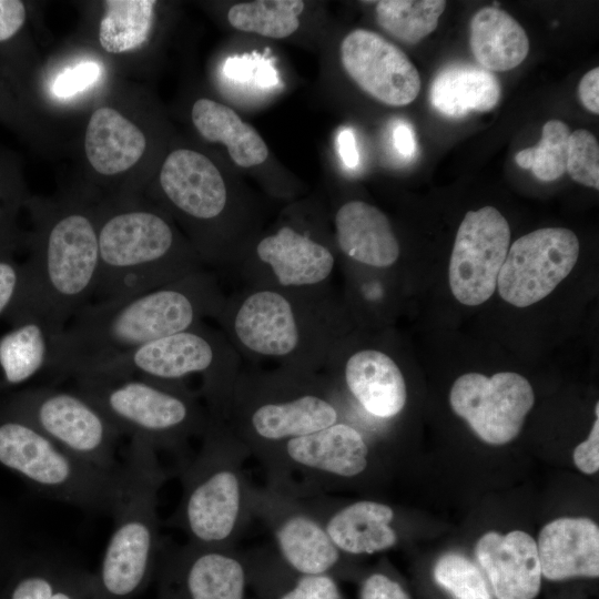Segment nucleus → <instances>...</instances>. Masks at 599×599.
Returning <instances> with one entry per match:
<instances>
[{
    "label": "nucleus",
    "mask_w": 599,
    "mask_h": 599,
    "mask_svg": "<svg viewBox=\"0 0 599 599\" xmlns=\"http://www.w3.org/2000/svg\"><path fill=\"white\" fill-rule=\"evenodd\" d=\"M393 142L397 152L405 156H413L416 152V140L409 124L402 122L393 131Z\"/></svg>",
    "instance_id": "nucleus-44"
},
{
    "label": "nucleus",
    "mask_w": 599,
    "mask_h": 599,
    "mask_svg": "<svg viewBox=\"0 0 599 599\" xmlns=\"http://www.w3.org/2000/svg\"><path fill=\"white\" fill-rule=\"evenodd\" d=\"M156 448L130 438L121 459V488L113 529L94 572L93 599H134L155 573L162 545L159 494L169 474Z\"/></svg>",
    "instance_id": "nucleus-5"
},
{
    "label": "nucleus",
    "mask_w": 599,
    "mask_h": 599,
    "mask_svg": "<svg viewBox=\"0 0 599 599\" xmlns=\"http://www.w3.org/2000/svg\"><path fill=\"white\" fill-rule=\"evenodd\" d=\"M335 241L351 262L372 270L395 265L400 255L398 238L387 215L362 200L343 203L334 215Z\"/></svg>",
    "instance_id": "nucleus-23"
},
{
    "label": "nucleus",
    "mask_w": 599,
    "mask_h": 599,
    "mask_svg": "<svg viewBox=\"0 0 599 599\" xmlns=\"http://www.w3.org/2000/svg\"><path fill=\"white\" fill-rule=\"evenodd\" d=\"M302 0H254L233 4L226 14L235 30L270 39H285L301 24Z\"/></svg>",
    "instance_id": "nucleus-32"
},
{
    "label": "nucleus",
    "mask_w": 599,
    "mask_h": 599,
    "mask_svg": "<svg viewBox=\"0 0 599 599\" xmlns=\"http://www.w3.org/2000/svg\"><path fill=\"white\" fill-rule=\"evenodd\" d=\"M541 575L554 581L599 575V528L585 517L548 522L538 537Z\"/></svg>",
    "instance_id": "nucleus-24"
},
{
    "label": "nucleus",
    "mask_w": 599,
    "mask_h": 599,
    "mask_svg": "<svg viewBox=\"0 0 599 599\" xmlns=\"http://www.w3.org/2000/svg\"><path fill=\"white\" fill-rule=\"evenodd\" d=\"M146 148L144 133L115 109L95 110L87 125L84 151L92 167L114 175L132 167Z\"/></svg>",
    "instance_id": "nucleus-25"
},
{
    "label": "nucleus",
    "mask_w": 599,
    "mask_h": 599,
    "mask_svg": "<svg viewBox=\"0 0 599 599\" xmlns=\"http://www.w3.org/2000/svg\"><path fill=\"white\" fill-rule=\"evenodd\" d=\"M26 21V7L19 0H0V42L12 38Z\"/></svg>",
    "instance_id": "nucleus-42"
},
{
    "label": "nucleus",
    "mask_w": 599,
    "mask_h": 599,
    "mask_svg": "<svg viewBox=\"0 0 599 599\" xmlns=\"http://www.w3.org/2000/svg\"><path fill=\"white\" fill-rule=\"evenodd\" d=\"M246 446L225 422L211 418L196 453L176 463L181 497L166 525L186 541L233 547L251 521Z\"/></svg>",
    "instance_id": "nucleus-4"
},
{
    "label": "nucleus",
    "mask_w": 599,
    "mask_h": 599,
    "mask_svg": "<svg viewBox=\"0 0 599 599\" xmlns=\"http://www.w3.org/2000/svg\"><path fill=\"white\" fill-rule=\"evenodd\" d=\"M359 599H410L405 589L382 572L369 575L361 587Z\"/></svg>",
    "instance_id": "nucleus-40"
},
{
    "label": "nucleus",
    "mask_w": 599,
    "mask_h": 599,
    "mask_svg": "<svg viewBox=\"0 0 599 599\" xmlns=\"http://www.w3.org/2000/svg\"><path fill=\"white\" fill-rule=\"evenodd\" d=\"M566 171L575 182L599 190V144L590 131L570 133Z\"/></svg>",
    "instance_id": "nucleus-36"
},
{
    "label": "nucleus",
    "mask_w": 599,
    "mask_h": 599,
    "mask_svg": "<svg viewBox=\"0 0 599 599\" xmlns=\"http://www.w3.org/2000/svg\"><path fill=\"white\" fill-rule=\"evenodd\" d=\"M336 255L327 241L293 223L254 237L232 273L243 286L311 290L329 285Z\"/></svg>",
    "instance_id": "nucleus-13"
},
{
    "label": "nucleus",
    "mask_w": 599,
    "mask_h": 599,
    "mask_svg": "<svg viewBox=\"0 0 599 599\" xmlns=\"http://www.w3.org/2000/svg\"><path fill=\"white\" fill-rule=\"evenodd\" d=\"M499 98L500 84L495 74L469 63H451L441 68L429 90L432 105L448 118L489 111Z\"/></svg>",
    "instance_id": "nucleus-27"
},
{
    "label": "nucleus",
    "mask_w": 599,
    "mask_h": 599,
    "mask_svg": "<svg viewBox=\"0 0 599 599\" xmlns=\"http://www.w3.org/2000/svg\"><path fill=\"white\" fill-rule=\"evenodd\" d=\"M342 418L336 393L323 373L244 366L225 423L260 460L286 440Z\"/></svg>",
    "instance_id": "nucleus-6"
},
{
    "label": "nucleus",
    "mask_w": 599,
    "mask_h": 599,
    "mask_svg": "<svg viewBox=\"0 0 599 599\" xmlns=\"http://www.w3.org/2000/svg\"><path fill=\"white\" fill-rule=\"evenodd\" d=\"M322 522L343 555H369L393 548L399 540L396 512L386 504L357 500L338 504L328 495L300 497Z\"/></svg>",
    "instance_id": "nucleus-21"
},
{
    "label": "nucleus",
    "mask_w": 599,
    "mask_h": 599,
    "mask_svg": "<svg viewBox=\"0 0 599 599\" xmlns=\"http://www.w3.org/2000/svg\"><path fill=\"white\" fill-rule=\"evenodd\" d=\"M338 149L344 163L354 167L358 163V154L354 133L349 129L343 130L338 135Z\"/></svg>",
    "instance_id": "nucleus-45"
},
{
    "label": "nucleus",
    "mask_w": 599,
    "mask_h": 599,
    "mask_svg": "<svg viewBox=\"0 0 599 599\" xmlns=\"http://www.w3.org/2000/svg\"><path fill=\"white\" fill-rule=\"evenodd\" d=\"M153 0H109L100 22L99 41L110 53H122L141 47L149 38L153 21Z\"/></svg>",
    "instance_id": "nucleus-31"
},
{
    "label": "nucleus",
    "mask_w": 599,
    "mask_h": 599,
    "mask_svg": "<svg viewBox=\"0 0 599 599\" xmlns=\"http://www.w3.org/2000/svg\"><path fill=\"white\" fill-rule=\"evenodd\" d=\"M159 183L171 207L194 225V251L202 264L216 275L232 273L251 240L215 164L197 151L176 149L164 160Z\"/></svg>",
    "instance_id": "nucleus-10"
},
{
    "label": "nucleus",
    "mask_w": 599,
    "mask_h": 599,
    "mask_svg": "<svg viewBox=\"0 0 599 599\" xmlns=\"http://www.w3.org/2000/svg\"><path fill=\"white\" fill-rule=\"evenodd\" d=\"M53 217L30 258L21 263L19 288L3 318L11 326L37 319L58 335L93 302L99 243L97 224L87 213L69 211Z\"/></svg>",
    "instance_id": "nucleus-3"
},
{
    "label": "nucleus",
    "mask_w": 599,
    "mask_h": 599,
    "mask_svg": "<svg viewBox=\"0 0 599 599\" xmlns=\"http://www.w3.org/2000/svg\"><path fill=\"white\" fill-rule=\"evenodd\" d=\"M469 47L481 68L504 72L526 59L529 39L509 13L497 7H485L470 20Z\"/></svg>",
    "instance_id": "nucleus-28"
},
{
    "label": "nucleus",
    "mask_w": 599,
    "mask_h": 599,
    "mask_svg": "<svg viewBox=\"0 0 599 599\" xmlns=\"http://www.w3.org/2000/svg\"><path fill=\"white\" fill-rule=\"evenodd\" d=\"M9 413L24 419L60 447L100 469L116 473L121 435L106 417L74 388H29L16 395Z\"/></svg>",
    "instance_id": "nucleus-12"
},
{
    "label": "nucleus",
    "mask_w": 599,
    "mask_h": 599,
    "mask_svg": "<svg viewBox=\"0 0 599 599\" xmlns=\"http://www.w3.org/2000/svg\"><path fill=\"white\" fill-rule=\"evenodd\" d=\"M433 576L454 599H493L483 571L461 554L443 555L434 566Z\"/></svg>",
    "instance_id": "nucleus-35"
},
{
    "label": "nucleus",
    "mask_w": 599,
    "mask_h": 599,
    "mask_svg": "<svg viewBox=\"0 0 599 599\" xmlns=\"http://www.w3.org/2000/svg\"><path fill=\"white\" fill-rule=\"evenodd\" d=\"M577 235L565 227H542L520 236L507 252L497 277L504 301L527 307L548 296L572 271Z\"/></svg>",
    "instance_id": "nucleus-17"
},
{
    "label": "nucleus",
    "mask_w": 599,
    "mask_h": 599,
    "mask_svg": "<svg viewBox=\"0 0 599 599\" xmlns=\"http://www.w3.org/2000/svg\"><path fill=\"white\" fill-rule=\"evenodd\" d=\"M94 572L75 558L48 549L13 586L9 599H93Z\"/></svg>",
    "instance_id": "nucleus-26"
},
{
    "label": "nucleus",
    "mask_w": 599,
    "mask_h": 599,
    "mask_svg": "<svg viewBox=\"0 0 599 599\" xmlns=\"http://www.w3.org/2000/svg\"><path fill=\"white\" fill-rule=\"evenodd\" d=\"M575 465L585 474L599 469V420L596 418L588 438L573 451Z\"/></svg>",
    "instance_id": "nucleus-41"
},
{
    "label": "nucleus",
    "mask_w": 599,
    "mask_h": 599,
    "mask_svg": "<svg viewBox=\"0 0 599 599\" xmlns=\"http://www.w3.org/2000/svg\"><path fill=\"white\" fill-rule=\"evenodd\" d=\"M569 135L565 122L549 120L542 126L539 143L517 152L515 161L520 167L530 169L538 180L555 181L566 172Z\"/></svg>",
    "instance_id": "nucleus-34"
},
{
    "label": "nucleus",
    "mask_w": 599,
    "mask_h": 599,
    "mask_svg": "<svg viewBox=\"0 0 599 599\" xmlns=\"http://www.w3.org/2000/svg\"><path fill=\"white\" fill-rule=\"evenodd\" d=\"M445 8L443 0H382L376 2L375 16L393 38L414 44L437 28Z\"/></svg>",
    "instance_id": "nucleus-33"
},
{
    "label": "nucleus",
    "mask_w": 599,
    "mask_h": 599,
    "mask_svg": "<svg viewBox=\"0 0 599 599\" xmlns=\"http://www.w3.org/2000/svg\"><path fill=\"white\" fill-rule=\"evenodd\" d=\"M509 242V224L496 207L466 213L455 237L448 273L458 302L476 306L491 297Z\"/></svg>",
    "instance_id": "nucleus-19"
},
{
    "label": "nucleus",
    "mask_w": 599,
    "mask_h": 599,
    "mask_svg": "<svg viewBox=\"0 0 599 599\" xmlns=\"http://www.w3.org/2000/svg\"><path fill=\"white\" fill-rule=\"evenodd\" d=\"M449 400L480 439L504 445L521 430L535 396L530 383L517 373L500 372L491 377L467 373L453 384Z\"/></svg>",
    "instance_id": "nucleus-18"
},
{
    "label": "nucleus",
    "mask_w": 599,
    "mask_h": 599,
    "mask_svg": "<svg viewBox=\"0 0 599 599\" xmlns=\"http://www.w3.org/2000/svg\"><path fill=\"white\" fill-rule=\"evenodd\" d=\"M226 295L213 271L200 270L158 288L83 306L53 339L49 374L78 366L216 319Z\"/></svg>",
    "instance_id": "nucleus-1"
},
{
    "label": "nucleus",
    "mask_w": 599,
    "mask_h": 599,
    "mask_svg": "<svg viewBox=\"0 0 599 599\" xmlns=\"http://www.w3.org/2000/svg\"><path fill=\"white\" fill-rule=\"evenodd\" d=\"M215 321L243 362L302 373H321L349 328L347 311L329 285L242 286L226 295Z\"/></svg>",
    "instance_id": "nucleus-2"
},
{
    "label": "nucleus",
    "mask_w": 599,
    "mask_h": 599,
    "mask_svg": "<svg viewBox=\"0 0 599 599\" xmlns=\"http://www.w3.org/2000/svg\"><path fill=\"white\" fill-rule=\"evenodd\" d=\"M73 387L89 399L119 434L149 440L156 450L185 459L189 443L202 437L211 416L189 384L142 376L72 377Z\"/></svg>",
    "instance_id": "nucleus-9"
},
{
    "label": "nucleus",
    "mask_w": 599,
    "mask_h": 599,
    "mask_svg": "<svg viewBox=\"0 0 599 599\" xmlns=\"http://www.w3.org/2000/svg\"><path fill=\"white\" fill-rule=\"evenodd\" d=\"M99 75L100 67L95 62H83L61 73L55 79L52 91L60 98H68L92 85Z\"/></svg>",
    "instance_id": "nucleus-38"
},
{
    "label": "nucleus",
    "mask_w": 599,
    "mask_h": 599,
    "mask_svg": "<svg viewBox=\"0 0 599 599\" xmlns=\"http://www.w3.org/2000/svg\"><path fill=\"white\" fill-rule=\"evenodd\" d=\"M276 599H342V597L331 575H304L295 571L293 581L278 592Z\"/></svg>",
    "instance_id": "nucleus-37"
},
{
    "label": "nucleus",
    "mask_w": 599,
    "mask_h": 599,
    "mask_svg": "<svg viewBox=\"0 0 599 599\" xmlns=\"http://www.w3.org/2000/svg\"><path fill=\"white\" fill-rule=\"evenodd\" d=\"M9 254L8 250L0 252V317L2 318L13 304L21 278V263Z\"/></svg>",
    "instance_id": "nucleus-39"
},
{
    "label": "nucleus",
    "mask_w": 599,
    "mask_h": 599,
    "mask_svg": "<svg viewBox=\"0 0 599 599\" xmlns=\"http://www.w3.org/2000/svg\"><path fill=\"white\" fill-rule=\"evenodd\" d=\"M475 555L497 599H534L539 593L537 544L527 532L489 531L477 541Z\"/></svg>",
    "instance_id": "nucleus-22"
},
{
    "label": "nucleus",
    "mask_w": 599,
    "mask_h": 599,
    "mask_svg": "<svg viewBox=\"0 0 599 599\" xmlns=\"http://www.w3.org/2000/svg\"><path fill=\"white\" fill-rule=\"evenodd\" d=\"M191 118L203 139L226 148L235 165L250 169L266 161L268 148L264 139L232 108L201 98L194 102Z\"/></svg>",
    "instance_id": "nucleus-29"
},
{
    "label": "nucleus",
    "mask_w": 599,
    "mask_h": 599,
    "mask_svg": "<svg viewBox=\"0 0 599 599\" xmlns=\"http://www.w3.org/2000/svg\"><path fill=\"white\" fill-rule=\"evenodd\" d=\"M251 512L268 529L274 549L292 569L304 575H331L343 555L322 522L304 500L287 489L266 481L252 485Z\"/></svg>",
    "instance_id": "nucleus-14"
},
{
    "label": "nucleus",
    "mask_w": 599,
    "mask_h": 599,
    "mask_svg": "<svg viewBox=\"0 0 599 599\" xmlns=\"http://www.w3.org/2000/svg\"><path fill=\"white\" fill-rule=\"evenodd\" d=\"M0 463L49 499L110 517L115 510L121 468L112 473L85 463L11 413L0 420Z\"/></svg>",
    "instance_id": "nucleus-11"
},
{
    "label": "nucleus",
    "mask_w": 599,
    "mask_h": 599,
    "mask_svg": "<svg viewBox=\"0 0 599 599\" xmlns=\"http://www.w3.org/2000/svg\"><path fill=\"white\" fill-rule=\"evenodd\" d=\"M156 599H245L248 571L236 546L162 540Z\"/></svg>",
    "instance_id": "nucleus-15"
},
{
    "label": "nucleus",
    "mask_w": 599,
    "mask_h": 599,
    "mask_svg": "<svg viewBox=\"0 0 599 599\" xmlns=\"http://www.w3.org/2000/svg\"><path fill=\"white\" fill-rule=\"evenodd\" d=\"M321 373L336 393L342 416L352 406L368 418L385 422L406 406L405 376L397 362L380 348H349L343 338Z\"/></svg>",
    "instance_id": "nucleus-16"
},
{
    "label": "nucleus",
    "mask_w": 599,
    "mask_h": 599,
    "mask_svg": "<svg viewBox=\"0 0 599 599\" xmlns=\"http://www.w3.org/2000/svg\"><path fill=\"white\" fill-rule=\"evenodd\" d=\"M97 229L95 301L141 294L203 268L194 248L183 243L169 220L155 211L110 213Z\"/></svg>",
    "instance_id": "nucleus-8"
},
{
    "label": "nucleus",
    "mask_w": 599,
    "mask_h": 599,
    "mask_svg": "<svg viewBox=\"0 0 599 599\" xmlns=\"http://www.w3.org/2000/svg\"><path fill=\"white\" fill-rule=\"evenodd\" d=\"M339 60L362 91L386 105H407L420 91L416 67L405 52L377 32H348L339 44Z\"/></svg>",
    "instance_id": "nucleus-20"
},
{
    "label": "nucleus",
    "mask_w": 599,
    "mask_h": 599,
    "mask_svg": "<svg viewBox=\"0 0 599 599\" xmlns=\"http://www.w3.org/2000/svg\"><path fill=\"white\" fill-rule=\"evenodd\" d=\"M54 334L40 321L28 319L0 336V386H19L49 372Z\"/></svg>",
    "instance_id": "nucleus-30"
},
{
    "label": "nucleus",
    "mask_w": 599,
    "mask_h": 599,
    "mask_svg": "<svg viewBox=\"0 0 599 599\" xmlns=\"http://www.w3.org/2000/svg\"><path fill=\"white\" fill-rule=\"evenodd\" d=\"M244 362L226 335L206 322L123 353L74 368L68 378L142 376L163 382L200 379L197 390L210 416L225 422Z\"/></svg>",
    "instance_id": "nucleus-7"
},
{
    "label": "nucleus",
    "mask_w": 599,
    "mask_h": 599,
    "mask_svg": "<svg viewBox=\"0 0 599 599\" xmlns=\"http://www.w3.org/2000/svg\"><path fill=\"white\" fill-rule=\"evenodd\" d=\"M578 97L591 113H599V68L588 71L578 85Z\"/></svg>",
    "instance_id": "nucleus-43"
}]
</instances>
